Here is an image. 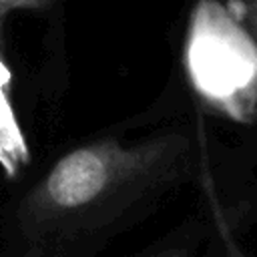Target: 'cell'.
<instances>
[{
  "label": "cell",
  "mask_w": 257,
  "mask_h": 257,
  "mask_svg": "<svg viewBox=\"0 0 257 257\" xmlns=\"http://www.w3.org/2000/svg\"><path fill=\"white\" fill-rule=\"evenodd\" d=\"M114 161L104 147H82L62 157L46 179L48 199L62 209H78L94 201L108 185Z\"/></svg>",
  "instance_id": "7a4b0ae2"
},
{
  "label": "cell",
  "mask_w": 257,
  "mask_h": 257,
  "mask_svg": "<svg viewBox=\"0 0 257 257\" xmlns=\"http://www.w3.org/2000/svg\"><path fill=\"white\" fill-rule=\"evenodd\" d=\"M195 92L219 112L251 122L257 112V36L219 0H199L185 36Z\"/></svg>",
  "instance_id": "6da1fadb"
},
{
  "label": "cell",
  "mask_w": 257,
  "mask_h": 257,
  "mask_svg": "<svg viewBox=\"0 0 257 257\" xmlns=\"http://www.w3.org/2000/svg\"><path fill=\"white\" fill-rule=\"evenodd\" d=\"M46 4H48V0H0V30L4 26V20L12 12L24 10V8H42Z\"/></svg>",
  "instance_id": "277c9868"
},
{
  "label": "cell",
  "mask_w": 257,
  "mask_h": 257,
  "mask_svg": "<svg viewBox=\"0 0 257 257\" xmlns=\"http://www.w3.org/2000/svg\"><path fill=\"white\" fill-rule=\"evenodd\" d=\"M235 14L247 24V28L257 36V0H233Z\"/></svg>",
  "instance_id": "3957f363"
}]
</instances>
